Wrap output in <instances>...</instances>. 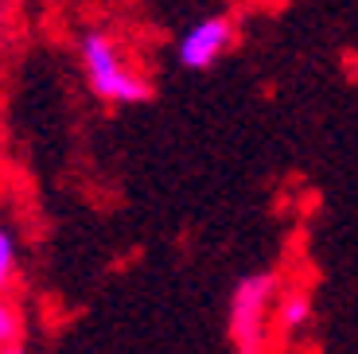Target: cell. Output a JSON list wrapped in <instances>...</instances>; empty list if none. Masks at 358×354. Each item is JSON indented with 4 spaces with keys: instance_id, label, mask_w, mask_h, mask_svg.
<instances>
[{
    "instance_id": "obj_5",
    "label": "cell",
    "mask_w": 358,
    "mask_h": 354,
    "mask_svg": "<svg viewBox=\"0 0 358 354\" xmlns=\"http://www.w3.org/2000/svg\"><path fill=\"white\" fill-rule=\"evenodd\" d=\"M20 276V249H16V234L0 222V296L12 292V284Z\"/></svg>"
},
{
    "instance_id": "obj_6",
    "label": "cell",
    "mask_w": 358,
    "mask_h": 354,
    "mask_svg": "<svg viewBox=\"0 0 358 354\" xmlns=\"http://www.w3.org/2000/svg\"><path fill=\"white\" fill-rule=\"evenodd\" d=\"M24 311H20L16 300H8V296H0V346H16L24 343Z\"/></svg>"
},
{
    "instance_id": "obj_3",
    "label": "cell",
    "mask_w": 358,
    "mask_h": 354,
    "mask_svg": "<svg viewBox=\"0 0 358 354\" xmlns=\"http://www.w3.org/2000/svg\"><path fill=\"white\" fill-rule=\"evenodd\" d=\"M234 43H238V24L230 16H206L179 36L176 59L187 71H210Z\"/></svg>"
},
{
    "instance_id": "obj_4",
    "label": "cell",
    "mask_w": 358,
    "mask_h": 354,
    "mask_svg": "<svg viewBox=\"0 0 358 354\" xmlns=\"http://www.w3.org/2000/svg\"><path fill=\"white\" fill-rule=\"evenodd\" d=\"M312 292H308L304 284H288L285 292H277V308H273V316H277V327L285 331V335H296V331H304L308 323H312Z\"/></svg>"
},
{
    "instance_id": "obj_7",
    "label": "cell",
    "mask_w": 358,
    "mask_h": 354,
    "mask_svg": "<svg viewBox=\"0 0 358 354\" xmlns=\"http://www.w3.org/2000/svg\"><path fill=\"white\" fill-rule=\"evenodd\" d=\"M0 354H27V351H24V343H16V346H0Z\"/></svg>"
},
{
    "instance_id": "obj_2",
    "label": "cell",
    "mask_w": 358,
    "mask_h": 354,
    "mask_svg": "<svg viewBox=\"0 0 358 354\" xmlns=\"http://www.w3.org/2000/svg\"><path fill=\"white\" fill-rule=\"evenodd\" d=\"M280 276L277 273H250L234 284L230 292V343L238 354H265L268 327H273V308H277Z\"/></svg>"
},
{
    "instance_id": "obj_1",
    "label": "cell",
    "mask_w": 358,
    "mask_h": 354,
    "mask_svg": "<svg viewBox=\"0 0 358 354\" xmlns=\"http://www.w3.org/2000/svg\"><path fill=\"white\" fill-rule=\"evenodd\" d=\"M78 66L90 94L106 106H148L152 101V82L133 71L121 43L106 27H86L78 36Z\"/></svg>"
}]
</instances>
